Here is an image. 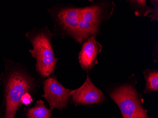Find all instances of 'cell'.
<instances>
[{"instance_id": "cell-6", "label": "cell", "mask_w": 158, "mask_h": 118, "mask_svg": "<svg viewBox=\"0 0 158 118\" xmlns=\"http://www.w3.org/2000/svg\"><path fill=\"white\" fill-rule=\"evenodd\" d=\"M43 89V97L48 103L50 110L55 108L63 110L67 107L71 99L70 92L72 90L63 86L55 76L45 80Z\"/></svg>"}, {"instance_id": "cell-7", "label": "cell", "mask_w": 158, "mask_h": 118, "mask_svg": "<svg viewBox=\"0 0 158 118\" xmlns=\"http://www.w3.org/2000/svg\"><path fill=\"white\" fill-rule=\"evenodd\" d=\"M71 103L75 106L94 105L102 103L106 99L103 92L93 84L89 75L83 85L70 92Z\"/></svg>"}, {"instance_id": "cell-2", "label": "cell", "mask_w": 158, "mask_h": 118, "mask_svg": "<svg viewBox=\"0 0 158 118\" xmlns=\"http://www.w3.org/2000/svg\"><path fill=\"white\" fill-rule=\"evenodd\" d=\"M11 64L5 84V118H14L24 94L31 93L35 87L34 79L22 65Z\"/></svg>"}, {"instance_id": "cell-11", "label": "cell", "mask_w": 158, "mask_h": 118, "mask_svg": "<svg viewBox=\"0 0 158 118\" xmlns=\"http://www.w3.org/2000/svg\"><path fill=\"white\" fill-rule=\"evenodd\" d=\"M126 2L134 10L136 16L146 17L152 11V8L147 5L145 0H128Z\"/></svg>"}, {"instance_id": "cell-13", "label": "cell", "mask_w": 158, "mask_h": 118, "mask_svg": "<svg viewBox=\"0 0 158 118\" xmlns=\"http://www.w3.org/2000/svg\"><path fill=\"white\" fill-rule=\"evenodd\" d=\"M33 98L31 95L29 93L24 94L21 99V104L26 105H28L31 104Z\"/></svg>"}, {"instance_id": "cell-5", "label": "cell", "mask_w": 158, "mask_h": 118, "mask_svg": "<svg viewBox=\"0 0 158 118\" xmlns=\"http://www.w3.org/2000/svg\"><path fill=\"white\" fill-rule=\"evenodd\" d=\"M81 8L74 5H59L48 10L54 24L55 35L75 39L80 20Z\"/></svg>"}, {"instance_id": "cell-10", "label": "cell", "mask_w": 158, "mask_h": 118, "mask_svg": "<svg viewBox=\"0 0 158 118\" xmlns=\"http://www.w3.org/2000/svg\"><path fill=\"white\" fill-rule=\"evenodd\" d=\"M26 115L27 118H50L52 112L45 106L43 101L39 100L33 107L27 110Z\"/></svg>"}, {"instance_id": "cell-4", "label": "cell", "mask_w": 158, "mask_h": 118, "mask_svg": "<svg viewBox=\"0 0 158 118\" xmlns=\"http://www.w3.org/2000/svg\"><path fill=\"white\" fill-rule=\"evenodd\" d=\"M115 7L114 2L101 0L81 8L78 31L74 40L81 44L90 36L98 35L101 26L110 18Z\"/></svg>"}, {"instance_id": "cell-9", "label": "cell", "mask_w": 158, "mask_h": 118, "mask_svg": "<svg viewBox=\"0 0 158 118\" xmlns=\"http://www.w3.org/2000/svg\"><path fill=\"white\" fill-rule=\"evenodd\" d=\"M145 86L143 92L151 93L158 90V71L156 69H146L143 71Z\"/></svg>"}, {"instance_id": "cell-12", "label": "cell", "mask_w": 158, "mask_h": 118, "mask_svg": "<svg viewBox=\"0 0 158 118\" xmlns=\"http://www.w3.org/2000/svg\"><path fill=\"white\" fill-rule=\"evenodd\" d=\"M150 3L152 5V11L148 17L151 18V21H158V0H151L150 1Z\"/></svg>"}, {"instance_id": "cell-8", "label": "cell", "mask_w": 158, "mask_h": 118, "mask_svg": "<svg viewBox=\"0 0 158 118\" xmlns=\"http://www.w3.org/2000/svg\"><path fill=\"white\" fill-rule=\"evenodd\" d=\"M103 47L95 36H90L82 43L78 60L81 67L87 72L93 70L98 63L97 57Z\"/></svg>"}, {"instance_id": "cell-3", "label": "cell", "mask_w": 158, "mask_h": 118, "mask_svg": "<svg viewBox=\"0 0 158 118\" xmlns=\"http://www.w3.org/2000/svg\"><path fill=\"white\" fill-rule=\"evenodd\" d=\"M136 83L132 75L126 83L114 85L106 92L119 108L123 118H152L143 107L144 100L137 91Z\"/></svg>"}, {"instance_id": "cell-1", "label": "cell", "mask_w": 158, "mask_h": 118, "mask_svg": "<svg viewBox=\"0 0 158 118\" xmlns=\"http://www.w3.org/2000/svg\"><path fill=\"white\" fill-rule=\"evenodd\" d=\"M55 35L47 26L33 28L25 34L33 47L29 51L36 60V71L43 78L53 73L59 60L55 56L52 46V38Z\"/></svg>"}]
</instances>
